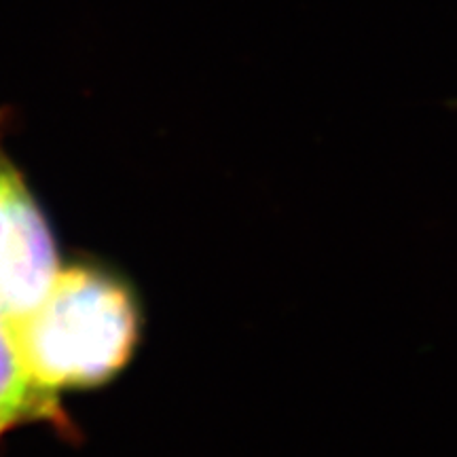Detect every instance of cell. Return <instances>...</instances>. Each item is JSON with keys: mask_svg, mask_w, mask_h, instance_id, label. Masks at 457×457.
I'll return each mask as SVG.
<instances>
[{"mask_svg": "<svg viewBox=\"0 0 457 457\" xmlns=\"http://www.w3.org/2000/svg\"><path fill=\"white\" fill-rule=\"evenodd\" d=\"M140 327L134 288L94 262L60 265L43 299L13 322L34 381L55 398L104 386L121 373L138 345Z\"/></svg>", "mask_w": 457, "mask_h": 457, "instance_id": "1", "label": "cell"}, {"mask_svg": "<svg viewBox=\"0 0 457 457\" xmlns=\"http://www.w3.org/2000/svg\"><path fill=\"white\" fill-rule=\"evenodd\" d=\"M57 270L49 222L0 140V313L11 322L26 316Z\"/></svg>", "mask_w": 457, "mask_h": 457, "instance_id": "2", "label": "cell"}, {"mask_svg": "<svg viewBox=\"0 0 457 457\" xmlns=\"http://www.w3.org/2000/svg\"><path fill=\"white\" fill-rule=\"evenodd\" d=\"M64 420L60 398L34 381L21 356L13 322L0 313V438L21 424Z\"/></svg>", "mask_w": 457, "mask_h": 457, "instance_id": "3", "label": "cell"}]
</instances>
